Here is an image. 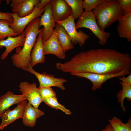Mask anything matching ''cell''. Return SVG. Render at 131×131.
<instances>
[{"label":"cell","instance_id":"6da1fadb","mask_svg":"<svg viewBox=\"0 0 131 131\" xmlns=\"http://www.w3.org/2000/svg\"><path fill=\"white\" fill-rule=\"evenodd\" d=\"M56 68L70 74L87 73L99 74H116L131 69L129 54L109 49L99 48L82 51L69 61L56 63Z\"/></svg>","mask_w":131,"mask_h":131},{"label":"cell","instance_id":"7a4b0ae2","mask_svg":"<svg viewBox=\"0 0 131 131\" xmlns=\"http://www.w3.org/2000/svg\"><path fill=\"white\" fill-rule=\"evenodd\" d=\"M40 19L39 17L35 18L27 25L24 30L25 39L22 49L11 57L13 64L16 67L23 69L29 66L31 50L37 36L42 29L39 28Z\"/></svg>","mask_w":131,"mask_h":131},{"label":"cell","instance_id":"3957f363","mask_svg":"<svg viewBox=\"0 0 131 131\" xmlns=\"http://www.w3.org/2000/svg\"><path fill=\"white\" fill-rule=\"evenodd\" d=\"M92 12L99 27L102 31L118 21L124 14L118 0H105Z\"/></svg>","mask_w":131,"mask_h":131},{"label":"cell","instance_id":"277c9868","mask_svg":"<svg viewBox=\"0 0 131 131\" xmlns=\"http://www.w3.org/2000/svg\"><path fill=\"white\" fill-rule=\"evenodd\" d=\"M75 27L76 29L82 28L90 29L98 39L99 44L102 45L107 43L111 35L110 32L100 29L92 11H84L77 21Z\"/></svg>","mask_w":131,"mask_h":131},{"label":"cell","instance_id":"5b68a950","mask_svg":"<svg viewBox=\"0 0 131 131\" xmlns=\"http://www.w3.org/2000/svg\"><path fill=\"white\" fill-rule=\"evenodd\" d=\"M131 69H125L117 73L109 74H99L87 73H74L70 74L72 75L80 78H84L90 80L92 83V90L93 91L97 89L101 88L102 84L107 80L116 77L124 76L130 74Z\"/></svg>","mask_w":131,"mask_h":131},{"label":"cell","instance_id":"8992f818","mask_svg":"<svg viewBox=\"0 0 131 131\" xmlns=\"http://www.w3.org/2000/svg\"><path fill=\"white\" fill-rule=\"evenodd\" d=\"M74 20L71 15L66 19L56 23L61 25L64 27L74 45L78 44L80 47H82L90 36L82 31H77Z\"/></svg>","mask_w":131,"mask_h":131},{"label":"cell","instance_id":"52a82bcc","mask_svg":"<svg viewBox=\"0 0 131 131\" xmlns=\"http://www.w3.org/2000/svg\"><path fill=\"white\" fill-rule=\"evenodd\" d=\"M37 4L34 9L30 14L22 17H19L17 13H12L13 21H8L10 28L17 35H20L24 31L27 25L34 19L41 16L43 13L44 8L40 9Z\"/></svg>","mask_w":131,"mask_h":131},{"label":"cell","instance_id":"ba28073f","mask_svg":"<svg viewBox=\"0 0 131 131\" xmlns=\"http://www.w3.org/2000/svg\"><path fill=\"white\" fill-rule=\"evenodd\" d=\"M34 75L37 78L39 83V87L55 86L59 87L62 90L66 89L63 84L67 81L62 78H56L54 76L44 72L42 73L37 72L30 66L23 69Z\"/></svg>","mask_w":131,"mask_h":131},{"label":"cell","instance_id":"9c48e42d","mask_svg":"<svg viewBox=\"0 0 131 131\" xmlns=\"http://www.w3.org/2000/svg\"><path fill=\"white\" fill-rule=\"evenodd\" d=\"M44 10L43 14L40 18L38 25L39 29L42 26H43L42 33L43 42L51 36L54 30L56 22L53 15L50 1L44 8Z\"/></svg>","mask_w":131,"mask_h":131},{"label":"cell","instance_id":"30bf717a","mask_svg":"<svg viewBox=\"0 0 131 131\" xmlns=\"http://www.w3.org/2000/svg\"><path fill=\"white\" fill-rule=\"evenodd\" d=\"M19 91L24 95L28 102L34 107L38 108L42 98L39 92L37 84H30L26 81L21 82L19 86Z\"/></svg>","mask_w":131,"mask_h":131},{"label":"cell","instance_id":"8fae6325","mask_svg":"<svg viewBox=\"0 0 131 131\" xmlns=\"http://www.w3.org/2000/svg\"><path fill=\"white\" fill-rule=\"evenodd\" d=\"M40 0H12L10 7L12 13H17L22 17L32 13L35 6L40 1Z\"/></svg>","mask_w":131,"mask_h":131},{"label":"cell","instance_id":"7c38bea8","mask_svg":"<svg viewBox=\"0 0 131 131\" xmlns=\"http://www.w3.org/2000/svg\"><path fill=\"white\" fill-rule=\"evenodd\" d=\"M43 51L45 55L53 54L60 59L65 58V53L54 30L50 37L43 42Z\"/></svg>","mask_w":131,"mask_h":131},{"label":"cell","instance_id":"4fadbf2b","mask_svg":"<svg viewBox=\"0 0 131 131\" xmlns=\"http://www.w3.org/2000/svg\"><path fill=\"white\" fill-rule=\"evenodd\" d=\"M26 100L17 104V106L14 109L7 110L2 114L0 117L2 122L0 125V130H3L14 121L21 118L27 103Z\"/></svg>","mask_w":131,"mask_h":131},{"label":"cell","instance_id":"5bb4252c","mask_svg":"<svg viewBox=\"0 0 131 131\" xmlns=\"http://www.w3.org/2000/svg\"><path fill=\"white\" fill-rule=\"evenodd\" d=\"M50 2L56 22L64 20L71 15V9L65 0H50Z\"/></svg>","mask_w":131,"mask_h":131},{"label":"cell","instance_id":"9a60e30c","mask_svg":"<svg viewBox=\"0 0 131 131\" xmlns=\"http://www.w3.org/2000/svg\"><path fill=\"white\" fill-rule=\"evenodd\" d=\"M6 39L0 40V49L4 47L6 49L1 55V58L2 60L5 59L12 50L17 47H23L25 39L24 31L20 35L15 37L8 36Z\"/></svg>","mask_w":131,"mask_h":131},{"label":"cell","instance_id":"2e32d148","mask_svg":"<svg viewBox=\"0 0 131 131\" xmlns=\"http://www.w3.org/2000/svg\"><path fill=\"white\" fill-rule=\"evenodd\" d=\"M39 34L35 43L31 50V60L29 66L33 68L37 64L43 63L45 62V57L43 51V30Z\"/></svg>","mask_w":131,"mask_h":131},{"label":"cell","instance_id":"e0dca14e","mask_svg":"<svg viewBox=\"0 0 131 131\" xmlns=\"http://www.w3.org/2000/svg\"><path fill=\"white\" fill-rule=\"evenodd\" d=\"M26 100L24 95H16L11 91H8L0 97V117L12 105Z\"/></svg>","mask_w":131,"mask_h":131},{"label":"cell","instance_id":"ac0fdd59","mask_svg":"<svg viewBox=\"0 0 131 131\" xmlns=\"http://www.w3.org/2000/svg\"><path fill=\"white\" fill-rule=\"evenodd\" d=\"M44 111L35 108L27 103L23 111L21 118L25 126L33 127L35 126L37 119L44 115Z\"/></svg>","mask_w":131,"mask_h":131},{"label":"cell","instance_id":"d6986e66","mask_svg":"<svg viewBox=\"0 0 131 131\" xmlns=\"http://www.w3.org/2000/svg\"><path fill=\"white\" fill-rule=\"evenodd\" d=\"M117 30L120 37L131 42V12L124 14L118 20Z\"/></svg>","mask_w":131,"mask_h":131},{"label":"cell","instance_id":"ffe728a7","mask_svg":"<svg viewBox=\"0 0 131 131\" xmlns=\"http://www.w3.org/2000/svg\"><path fill=\"white\" fill-rule=\"evenodd\" d=\"M54 30L64 52L72 49L74 45L72 42L70 38L62 25L56 23Z\"/></svg>","mask_w":131,"mask_h":131},{"label":"cell","instance_id":"44dd1931","mask_svg":"<svg viewBox=\"0 0 131 131\" xmlns=\"http://www.w3.org/2000/svg\"><path fill=\"white\" fill-rule=\"evenodd\" d=\"M70 7L72 11L71 16L76 20L79 19L83 12L82 0H65Z\"/></svg>","mask_w":131,"mask_h":131},{"label":"cell","instance_id":"7402d4cb","mask_svg":"<svg viewBox=\"0 0 131 131\" xmlns=\"http://www.w3.org/2000/svg\"><path fill=\"white\" fill-rule=\"evenodd\" d=\"M120 82L122 85V89L117 93V97L121 107L125 112L126 110L123 104L124 99L126 98L128 101H131V85H125L122 82Z\"/></svg>","mask_w":131,"mask_h":131},{"label":"cell","instance_id":"603a6c76","mask_svg":"<svg viewBox=\"0 0 131 131\" xmlns=\"http://www.w3.org/2000/svg\"><path fill=\"white\" fill-rule=\"evenodd\" d=\"M114 131H131V118H130L126 123H123L122 120L116 117L109 120Z\"/></svg>","mask_w":131,"mask_h":131},{"label":"cell","instance_id":"cb8c5ba5","mask_svg":"<svg viewBox=\"0 0 131 131\" xmlns=\"http://www.w3.org/2000/svg\"><path fill=\"white\" fill-rule=\"evenodd\" d=\"M8 21L7 20H0V40H4L8 36L18 35L9 26Z\"/></svg>","mask_w":131,"mask_h":131},{"label":"cell","instance_id":"d4e9b609","mask_svg":"<svg viewBox=\"0 0 131 131\" xmlns=\"http://www.w3.org/2000/svg\"><path fill=\"white\" fill-rule=\"evenodd\" d=\"M43 102L49 107L56 110L60 109L66 114L70 115L72 112L58 102L56 97L42 98Z\"/></svg>","mask_w":131,"mask_h":131},{"label":"cell","instance_id":"484cf974","mask_svg":"<svg viewBox=\"0 0 131 131\" xmlns=\"http://www.w3.org/2000/svg\"><path fill=\"white\" fill-rule=\"evenodd\" d=\"M105 0H84L82 5L84 11H92L97 6L103 2Z\"/></svg>","mask_w":131,"mask_h":131},{"label":"cell","instance_id":"4316f807","mask_svg":"<svg viewBox=\"0 0 131 131\" xmlns=\"http://www.w3.org/2000/svg\"><path fill=\"white\" fill-rule=\"evenodd\" d=\"M38 88L42 98L56 97V93L51 87H38Z\"/></svg>","mask_w":131,"mask_h":131},{"label":"cell","instance_id":"83f0119b","mask_svg":"<svg viewBox=\"0 0 131 131\" xmlns=\"http://www.w3.org/2000/svg\"><path fill=\"white\" fill-rule=\"evenodd\" d=\"M124 14L131 12V0H118Z\"/></svg>","mask_w":131,"mask_h":131},{"label":"cell","instance_id":"f1b7e54d","mask_svg":"<svg viewBox=\"0 0 131 131\" xmlns=\"http://www.w3.org/2000/svg\"><path fill=\"white\" fill-rule=\"evenodd\" d=\"M12 13L9 12H3L0 11V20H7L12 22L13 21Z\"/></svg>","mask_w":131,"mask_h":131},{"label":"cell","instance_id":"f546056e","mask_svg":"<svg viewBox=\"0 0 131 131\" xmlns=\"http://www.w3.org/2000/svg\"><path fill=\"white\" fill-rule=\"evenodd\" d=\"M119 78L125 85H131V73L126 77L123 76L120 77H119Z\"/></svg>","mask_w":131,"mask_h":131},{"label":"cell","instance_id":"4dcf8cb0","mask_svg":"<svg viewBox=\"0 0 131 131\" xmlns=\"http://www.w3.org/2000/svg\"><path fill=\"white\" fill-rule=\"evenodd\" d=\"M50 1V0H41L37 4L38 7L41 9H43Z\"/></svg>","mask_w":131,"mask_h":131},{"label":"cell","instance_id":"1f68e13d","mask_svg":"<svg viewBox=\"0 0 131 131\" xmlns=\"http://www.w3.org/2000/svg\"><path fill=\"white\" fill-rule=\"evenodd\" d=\"M101 131H114L111 125L110 124L106 125L105 128L103 129Z\"/></svg>","mask_w":131,"mask_h":131},{"label":"cell","instance_id":"d6a6232c","mask_svg":"<svg viewBox=\"0 0 131 131\" xmlns=\"http://www.w3.org/2000/svg\"><path fill=\"white\" fill-rule=\"evenodd\" d=\"M6 3L7 5L9 4L10 1V0H6Z\"/></svg>","mask_w":131,"mask_h":131},{"label":"cell","instance_id":"836d02e7","mask_svg":"<svg viewBox=\"0 0 131 131\" xmlns=\"http://www.w3.org/2000/svg\"><path fill=\"white\" fill-rule=\"evenodd\" d=\"M1 0H0V4H1Z\"/></svg>","mask_w":131,"mask_h":131}]
</instances>
